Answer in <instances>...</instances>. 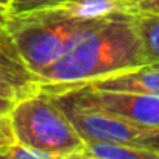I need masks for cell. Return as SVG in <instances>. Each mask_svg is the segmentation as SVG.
<instances>
[{
    "label": "cell",
    "mask_w": 159,
    "mask_h": 159,
    "mask_svg": "<svg viewBox=\"0 0 159 159\" xmlns=\"http://www.w3.org/2000/svg\"><path fill=\"white\" fill-rule=\"evenodd\" d=\"M97 89H108V91H128V92H142V94H153L159 95V66L145 64L133 70L114 73L109 76H103L89 83Z\"/></svg>",
    "instance_id": "7"
},
{
    "label": "cell",
    "mask_w": 159,
    "mask_h": 159,
    "mask_svg": "<svg viewBox=\"0 0 159 159\" xmlns=\"http://www.w3.org/2000/svg\"><path fill=\"white\" fill-rule=\"evenodd\" d=\"M133 16L108 17L39 73L41 86L69 88L145 66Z\"/></svg>",
    "instance_id": "1"
},
{
    "label": "cell",
    "mask_w": 159,
    "mask_h": 159,
    "mask_svg": "<svg viewBox=\"0 0 159 159\" xmlns=\"http://www.w3.org/2000/svg\"><path fill=\"white\" fill-rule=\"evenodd\" d=\"M41 91L39 76L22 59L11 34L0 27V97L19 102Z\"/></svg>",
    "instance_id": "6"
},
{
    "label": "cell",
    "mask_w": 159,
    "mask_h": 159,
    "mask_svg": "<svg viewBox=\"0 0 159 159\" xmlns=\"http://www.w3.org/2000/svg\"><path fill=\"white\" fill-rule=\"evenodd\" d=\"M16 143V136L10 114L0 116V157H5V151Z\"/></svg>",
    "instance_id": "13"
},
{
    "label": "cell",
    "mask_w": 159,
    "mask_h": 159,
    "mask_svg": "<svg viewBox=\"0 0 159 159\" xmlns=\"http://www.w3.org/2000/svg\"><path fill=\"white\" fill-rule=\"evenodd\" d=\"M105 19L80 17L64 7H56L8 14L5 28L28 69L39 76Z\"/></svg>",
    "instance_id": "2"
},
{
    "label": "cell",
    "mask_w": 159,
    "mask_h": 159,
    "mask_svg": "<svg viewBox=\"0 0 159 159\" xmlns=\"http://www.w3.org/2000/svg\"><path fill=\"white\" fill-rule=\"evenodd\" d=\"M8 14H10L8 8L0 5V27H2V25H5V22H7V19H8Z\"/></svg>",
    "instance_id": "16"
},
{
    "label": "cell",
    "mask_w": 159,
    "mask_h": 159,
    "mask_svg": "<svg viewBox=\"0 0 159 159\" xmlns=\"http://www.w3.org/2000/svg\"><path fill=\"white\" fill-rule=\"evenodd\" d=\"M76 157L80 159H159V154L151 150L131 147L126 143L88 139L84 140V147L76 154Z\"/></svg>",
    "instance_id": "8"
},
{
    "label": "cell",
    "mask_w": 159,
    "mask_h": 159,
    "mask_svg": "<svg viewBox=\"0 0 159 159\" xmlns=\"http://www.w3.org/2000/svg\"><path fill=\"white\" fill-rule=\"evenodd\" d=\"M41 91L56 105L100 111L136 123L159 128V95L97 89L89 84H75L69 88L41 86Z\"/></svg>",
    "instance_id": "4"
},
{
    "label": "cell",
    "mask_w": 159,
    "mask_h": 159,
    "mask_svg": "<svg viewBox=\"0 0 159 159\" xmlns=\"http://www.w3.org/2000/svg\"><path fill=\"white\" fill-rule=\"evenodd\" d=\"M73 2H78V0H11L8 11L10 14H20V13L36 11V10L64 7Z\"/></svg>",
    "instance_id": "11"
},
{
    "label": "cell",
    "mask_w": 159,
    "mask_h": 159,
    "mask_svg": "<svg viewBox=\"0 0 159 159\" xmlns=\"http://www.w3.org/2000/svg\"><path fill=\"white\" fill-rule=\"evenodd\" d=\"M134 2H136V0H133V3H134ZM131 8H133V5H131ZM131 16H133V14H131Z\"/></svg>",
    "instance_id": "18"
},
{
    "label": "cell",
    "mask_w": 159,
    "mask_h": 159,
    "mask_svg": "<svg viewBox=\"0 0 159 159\" xmlns=\"http://www.w3.org/2000/svg\"><path fill=\"white\" fill-rule=\"evenodd\" d=\"M5 157L7 159H52L47 153L31 148V147H27V145H22L19 142L13 143L5 151Z\"/></svg>",
    "instance_id": "12"
},
{
    "label": "cell",
    "mask_w": 159,
    "mask_h": 159,
    "mask_svg": "<svg viewBox=\"0 0 159 159\" xmlns=\"http://www.w3.org/2000/svg\"><path fill=\"white\" fill-rule=\"evenodd\" d=\"M133 0H78L64 5L70 13L86 19H105L116 16H131Z\"/></svg>",
    "instance_id": "9"
},
{
    "label": "cell",
    "mask_w": 159,
    "mask_h": 159,
    "mask_svg": "<svg viewBox=\"0 0 159 159\" xmlns=\"http://www.w3.org/2000/svg\"><path fill=\"white\" fill-rule=\"evenodd\" d=\"M10 2H11V0H0V5H2V7H10Z\"/></svg>",
    "instance_id": "17"
},
{
    "label": "cell",
    "mask_w": 159,
    "mask_h": 159,
    "mask_svg": "<svg viewBox=\"0 0 159 159\" xmlns=\"http://www.w3.org/2000/svg\"><path fill=\"white\" fill-rule=\"evenodd\" d=\"M56 105V103H55ZM59 106L84 140H109L151 150L159 154V128L136 123L100 111L80 109L67 105Z\"/></svg>",
    "instance_id": "5"
},
{
    "label": "cell",
    "mask_w": 159,
    "mask_h": 159,
    "mask_svg": "<svg viewBox=\"0 0 159 159\" xmlns=\"http://www.w3.org/2000/svg\"><path fill=\"white\" fill-rule=\"evenodd\" d=\"M131 14H159V0H136L131 8Z\"/></svg>",
    "instance_id": "14"
},
{
    "label": "cell",
    "mask_w": 159,
    "mask_h": 159,
    "mask_svg": "<svg viewBox=\"0 0 159 159\" xmlns=\"http://www.w3.org/2000/svg\"><path fill=\"white\" fill-rule=\"evenodd\" d=\"M14 105H16L14 100H10V98H5V97H0V116L10 114L11 109L14 108Z\"/></svg>",
    "instance_id": "15"
},
{
    "label": "cell",
    "mask_w": 159,
    "mask_h": 159,
    "mask_svg": "<svg viewBox=\"0 0 159 159\" xmlns=\"http://www.w3.org/2000/svg\"><path fill=\"white\" fill-rule=\"evenodd\" d=\"M133 19L143 42L147 64L159 66V14H139Z\"/></svg>",
    "instance_id": "10"
},
{
    "label": "cell",
    "mask_w": 159,
    "mask_h": 159,
    "mask_svg": "<svg viewBox=\"0 0 159 159\" xmlns=\"http://www.w3.org/2000/svg\"><path fill=\"white\" fill-rule=\"evenodd\" d=\"M16 142L41 150L52 159L76 157L84 139L64 111L39 91L16 102L10 112Z\"/></svg>",
    "instance_id": "3"
}]
</instances>
